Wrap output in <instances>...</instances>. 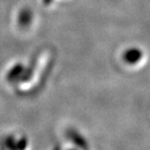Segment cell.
<instances>
[{
	"mask_svg": "<svg viewBox=\"0 0 150 150\" xmlns=\"http://www.w3.org/2000/svg\"><path fill=\"white\" fill-rule=\"evenodd\" d=\"M25 68L22 64H16V65L11 69L8 72V78L9 79H16V78H18L19 76H22V73L24 71Z\"/></svg>",
	"mask_w": 150,
	"mask_h": 150,
	"instance_id": "obj_3",
	"label": "cell"
},
{
	"mask_svg": "<svg viewBox=\"0 0 150 150\" xmlns=\"http://www.w3.org/2000/svg\"><path fill=\"white\" fill-rule=\"evenodd\" d=\"M33 17H34L33 11L29 7L22 8L18 14L17 23L21 28L25 29L28 26H30V25L33 22Z\"/></svg>",
	"mask_w": 150,
	"mask_h": 150,
	"instance_id": "obj_1",
	"label": "cell"
},
{
	"mask_svg": "<svg viewBox=\"0 0 150 150\" xmlns=\"http://www.w3.org/2000/svg\"><path fill=\"white\" fill-rule=\"evenodd\" d=\"M124 61L129 64H135L138 62L142 58V52L137 48H130L125 52Z\"/></svg>",
	"mask_w": 150,
	"mask_h": 150,
	"instance_id": "obj_2",
	"label": "cell"
},
{
	"mask_svg": "<svg viewBox=\"0 0 150 150\" xmlns=\"http://www.w3.org/2000/svg\"><path fill=\"white\" fill-rule=\"evenodd\" d=\"M53 0H42V3H44L45 6H49L52 3Z\"/></svg>",
	"mask_w": 150,
	"mask_h": 150,
	"instance_id": "obj_4",
	"label": "cell"
}]
</instances>
